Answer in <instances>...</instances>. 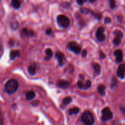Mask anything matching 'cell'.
<instances>
[{
    "instance_id": "obj_32",
    "label": "cell",
    "mask_w": 125,
    "mask_h": 125,
    "mask_svg": "<svg viewBox=\"0 0 125 125\" xmlns=\"http://www.w3.org/2000/svg\"><path fill=\"white\" fill-rule=\"evenodd\" d=\"M100 57L101 59H104L105 57H106V55L104 54L103 53V52H100Z\"/></svg>"
},
{
    "instance_id": "obj_24",
    "label": "cell",
    "mask_w": 125,
    "mask_h": 125,
    "mask_svg": "<svg viewBox=\"0 0 125 125\" xmlns=\"http://www.w3.org/2000/svg\"><path fill=\"white\" fill-rule=\"evenodd\" d=\"M117 81L115 79V78H114L112 80V84H111V89H114V87H115L117 86Z\"/></svg>"
},
{
    "instance_id": "obj_13",
    "label": "cell",
    "mask_w": 125,
    "mask_h": 125,
    "mask_svg": "<svg viewBox=\"0 0 125 125\" xmlns=\"http://www.w3.org/2000/svg\"><path fill=\"white\" fill-rule=\"evenodd\" d=\"M92 66L93 67V69L95 71V73L96 75H98L100 74V72H101V67H100V65L97 63H95V62H94V63H92Z\"/></svg>"
},
{
    "instance_id": "obj_3",
    "label": "cell",
    "mask_w": 125,
    "mask_h": 125,
    "mask_svg": "<svg viewBox=\"0 0 125 125\" xmlns=\"http://www.w3.org/2000/svg\"><path fill=\"white\" fill-rule=\"evenodd\" d=\"M58 25L62 28H67L70 24V20L65 15H59L57 17Z\"/></svg>"
},
{
    "instance_id": "obj_21",
    "label": "cell",
    "mask_w": 125,
    "mask_h": 125,
    "mask_svg": "<svg viewBox=\"0 0 125 125\" xmlns=\"http://www.w3.org/2000/svg\"><path fill=\"white\" fill-rule=\"evenodd\" d=\"M72 101V98L70 97V96H67V97L65 98L63 100V101H62V104H63L64 106H67L68 104L70 103Z\"/></svg>"
},
{
    "instance_id": "obj_8",
    "label": "cell",
    "mask_w": 125,
    "mask_h": 125,
    "mask_svg": "<svg viewBox=\"0 0 125 125\" xmlns=\"http://www.w3.org/2000/svg\"><path fill=\"white\" fill-rule=\"evenodd\" d=\"M56 57L58 61V63L59 66L62 67L64 64V61H65V56L63 53H62L60 51H57L56 53Z\"/></svg>"
},
{
    "instance_id": "obj_23",
    "label": "cell",
    "mask_w": 125,
    "mask_h": 125,
    "mask_svg": "<svg viewBox=\"0 0 125 125\" xmlns=\"http://www.w3.org/2000/svg\"><path fill=\"white\" fill-rule=\"evenodd\" d=\"M113 43L115 45H116V46H117V45H119L121 43V39H118V38H117V37H115L114 39V40Z\"/></svg>"
},
{
    "instance_id": "obj_10",
    "label": "cell",
    "mask_w": 125,
    "mask_h": 125,
    "mask_svg": "<svg viewBox=\"0 0 125 125\" xmlns=\"http://www.w3.org/2000/svg\"><path fill=\"white\" fill-rule=\"evenodd\" d=\"M114 54L115 56H116L115 61L117 63H121L123 61V52L121 50H117L114 51Z\"/></svg>"
},
{
    "instance_id": "obj_17",
    "label": "cell",
    "mask_w": 125,
    "mask_h": 125,
    "mask_svg": "<svg viewBox=\"0 0 125 125\" xmlns=\"http://www.w3.org/2000/svg\"><path fill=\"white\" fill-rule=\"evenodd\" d=\"M36 65L35 64L29 66L28 68V72H29L30 75H34L35 74V72H36Z\"/></svg>"
},
{
    "instance_id": "obj_31",
    "label": "cell",
    "mask_w": 125,
    "mask_h": 125,
    "mask_svg": "<svg viewBox=\"0 0 125 125\" xmlns=\"http://www.w3.org/2000/svg\"><path fill=\"white\" fill-rule=\"evenodd\" d=\"M85 2H87V1H79V0H78V1H77V3L79 5H80V6H81V5H83V4L85 3Z\"/></svg>"
},
{
    "instance_id": "obj_14",
    "label": "cell",
    "mask_w": 125,
    "mask_h": 125,
    "mask_svg": "<svg viewBox=\"0 0 125 125\" xmlns=\"http://www.w3.org/2000/svg\"><path fill=\"white\" fill-rule=\"evenodd\" d=\"M20 56V51L18 50H13L10 51V58L11 60H14L16 57Z\"/></svg>"
},
{
    "instance_id": "obj_4",
    "label": "cell",
    "mask_w": 125,
    "mask_h": 125,
    "mask_svg": "<svg viewBox=\"0 0 125 125\" xmlns=\"http://www.w3.org/2000/svg\"><path fill=\"white\" fill-rule=\"evenodd\" d=\"M102 117H101V120L103 122H106V121L110 120L113 117V114L111 112V110L108 107H105L104 109L102 110Z\"/></svg>"
},
{
    "instance_id": "obj_28",
    "label": "cell",
    "mask_w": 125,
    "mask_h": 125,
    "mask_svg": "<svg viewBox=\"0 0 125 125\" xmlns=\"http://www.w3.org/2000/svg\"><path fill=\"white\" fill-rule=\"evenodd\" d=\"M111 22V18H109V17H106L104 20V23L106 24H108V23H110Z\"/></svg>"
},
{
    "instance_id": "obj_27",
    "label": "cell",
    "mask_w": 125,
    "mask_h": 125,
    "mask_svg": "<svg viewBox=\"0 0 125 125\" xmlns=\"http://www.w3.org/2000/svg\"><path fill=\"white\" fill-rule=\"evenodd\" d=\"M0 125H4L3 117H2V114H1V111H0Z\"/></svg>"
},
{
    "instance_id": "obj_22",
    "label": "cell",
    "mask_w": 125,
    "mask_h": 125,
    "mask_svg": "<svg viewBox=\"0 0 125 125\" xmlns=\"http://www.w3.org/2000/svg\"><path fill=\"white\" fill-rule=\"evenodd\" d=\"M114 34L115 35L116 37L118 38V39H122L123 36V34L122 32H121L119 30H116L114 31Z\"/></svg>"
},
{
    "instance_id": "obj_20",
    "label": "cell",
    "mask_w": 125,
    "mask_h": 125,
    "mask_svg": "<svg viewBox=\"0 0 125 125\" xmlns=\"http://www.w3.org/2000/svg\"><path fill=\"white\" fill-rule=\"evenodd\" d=\"M79 109L78 107H73V108L70 109L68 111V113L70 115H76L79 113Z\"/></svg>"
},
{
    "instance_id": "obj_2",
    "label": "cell",
    "mask_w": 125,
    "mask_h": 125,
    "mask_svg": "<svg viewBox=\"0 0 125 125\" xmlns=\"http://www.w3.org/2000/svg\"><path fill=\"white\" fill-rule=\"evenodd\" d=\"M81 121L85 125H93L95 122V118L90 111H85L81 115Z\"/></svg>"
},
{
    "instance_id": "obj_34",
    "label": "cell",
    "mask_w": 125,
    "mask_h": 125,
    "mask_svg": "<svg viewBox=\"0 0 125 125\" xmlns=\"http://www.w3.org/2000/svg\"><path fill=\"white\" fill-rule=\"evenodd\" d=\"M0 50H1V44H0Z\"/></svg>"
},
{
    "instance_id": "obj_33",
    "label": "cell",
    "mask_w": 125,
    "mask_h": 125,
    "mask_svg": "<svg viewBox=\"0 0 125 125\" xmlns=\"http://www.w3.org/2000/svg\"><path fill=\"white\" fill-rule=\"evenodd\" d=\"M120 110L124 114H125V107H121Z\"/></svg>"
},
{
    "instance_id": "obj_26",
    "label": "cell",
    "mask_w": 125,
    "mask_h": 125,
    "mask_svg": "<svg viewBox=\"0 0 125 125\" xmlns=\"http://www.w3.org/2000/svg\"><path fill=\"white\" fill-rule=\"evenodd\" d=\"M81 12H83V13H88L91 12L92 11L90 10V9H87L85 8H83V9H81Z\"/></svg>"
},
{
    "instance_id": "obj_16",
    "label": "cell",
    "mask_w": 125,
    "mask_h": 125,
    "mask_svg": "<svg viewBox=\"0 0 125 125\" xmlns=\"http://www.w3.org/2000/svg\"><path fill=\"white\" fill-rule=\"evenodd\" d=\"M35 96V94L34 91H29L26 94V98L28 100H32Z\"/></svg>"
},
{
    "instance_id": "obj_6",
    "label": "cell",
    "mask_w": 125,
    "mask_h": 125,
    "mask_svg": "<svg viewBox=\"0 0 125 125\" xmlns=\"http://www.w3.org/2000/svg\"><path fill=\"white\" fill-rule=\"evenodd\" d=\"M96 37L100 42H104L106 40V35L104 34V28L103 27H100L96 32Z\"/></svg>"
},
{
    "instance_id": "obj_9",
    "label": "cell",
    "mask_w": 125,
    "mask_h": 125,
    "mask_svg": "<svg viewBox=\"0 0 125 125\" xmlns=\"http://www.w3.org/2000/svg\"><path fill=\"white\" fill-rule=\"evenodd\" d=\"M77 85H78V87L80 89H83V90H86V89H89L91 87V82L90 81L87 80L86 81V83L84 84L83 82L79 81L77 83Z\"/></svg>"
},
{
    "instance_id": "obj_19",
    "label": "cell",
    "mask_w": 125,
    "mask_h": 125,
    "mask_svg": "<svg viewBox=\"0 0 125 125\" xmlns=\"http://www.w3.org/2000/svg\"><path fill=\"white\" fill-rule=\"evenodd\" d=\"M105 90H106V87L103 84H101L98 87V92L102 96H104L105 95Z\"/></svg>"
},
{
    "instance_id": "obj_30",
    "label": "cell",
    "mask_w": 125,
    "mask_h": 125,
    "mask_svg": "<svg viewBox=\"0 0 125 125\" xmlns=\"http://www.w3.org/2000/svg\"><path fill=\"white\" fill-rule=\"evenodd\" d=\"M87 54V52L86 50H83V52H82V56H83V57H86Z\"/></svg>"
},
{
    "instance_id": "obj_1",
    "label": "cell",
    "mask_w": 125,
    "mask_h": 125,
    "mask_svg": "<svg viewBox=\"0 0 125 125\" xmlns=\"http://www.w3.org/2000/svg\"><path fill=\"white\" fill-rule=\"evenodd\" d=\"M18 89V83L15 79L8 81L5 84V91L9 94H12L15 92Z\"/></svg>"
},
{
    "instance_id": "obj_12",
    "label": "cell",
    "mask_w": 125,
    "mask_h": 125,
    "mask_svg": "<svg viewBox=\"0 0 125 125\" xmlns=\"http://www.w3.org/2000/svg\"><path fill=\"white\" fill-rule=\"evenodd\" d=\"M22 35L26 37H29L30 36H33L34 35V32L32 31H29L26 28H23L21 31Z\"/></svg>"
},
{
    "instance_id": "obj_5",
    "label": "cell",
    "mask_w": 125,
    "mask_h": 125,
    "mask_svg": "<svg viewBox=\"0 0 125 125\" xmlns=\"http://www.w3.org/2000/svg\"><path fill=\"white\" fill-rule=\"evenodd\" d=\"M67 48L70 51H73L76 54H78L81 52V48L79 46V44L75 42H70L67 44Z\"/></svg>"
},
{
    "instance_id": "obj_15",
    "label": "cell",
    "mask_w": 125,
    "mask_h": 125,
    "mask_svg": "<svg viewBox=\"0 0 125 125\" xmlns=\"http://www.w3.org/2000/svg\"><path fill=\"white\" fill-rule=\"evenodd\" d=\"M45 53H46V57H45V59L46 61H49L50 59L52 57V55H53V52H52V50L50 48L46 49V51H45Z\"/></svg>"
},
{
    "instance_id": "obj_11",
    "label": "cell",
    "mask_w": 125,
    "mask_h": 125,
    "mask_svg": "<svg viewBox=\"0 0 125 125\" xmlns=\"http://www.w3.org/2000/svg\"><path fill=\"white\" fill-rule=\"evenodd\" d=\"M70 85V83L67 81L65 80H60L57 83V85L59 87L61 88V89H67Z\"/></svg>"
},
{
    "instance_id": "obj_7",
    "label": "cell",
    "mask_w": 125,
    "mask_h": 125,
    "mask_svg": "<svg viewBox=\"0 0 125 125\" xmlns=\"http://www.w3.org/2000/svg\"><path fill=\"white\" fill-rule=\"evenodd\" d=\"M125 63L120 65L118 67V69L117 71V74L118 78L120 79H123L125 78Z\"/></svg>"
},
{
    "instance_id": "obj_29",
    "label": "cell",
    "mask_w": 125,
    "mask_h": 125,
    "mask_svg": "<svg viewBox=\"0 0 125 125\" xmlns=\"http://www.w3.org/2000/svg\"><path fill=\"white\" fill-rule=\"evenodd\" d=\"M52 30H51V28H49V29H47L46 31V34H48V35H51L52 34Z\"/></svg>"
},
{
    "instance_id": "obj_25",
    "label": "cell",
    "mask_w": 125,
    "mask_h": 125,
    "mask_svg": "<svg viewBox=\"0 0 125 125\" xmlns=\"http://www.w3.org/2000/svg\"><path fill=\"white\" fill-rule=\"evenodd\" d=\"M109 2H110V7H111L112 9H114L116 7V2L115 1H109Z\"/></svg>"
},
{
    "instance_id": "obj_18",
    "label": "cell",
    "mask_w": 125,
    "mask_h": 125,
    "mask_svg": "<svg viewBox=\"0 0 125 125\" xmlns=\"http://www.w3.org/2000/svg\"><path fill=\"white\" fill-rule=\"evenodd\" d=\"M11 4H12V7L15 9H18L21 6V2L18 0H13L11 2Z\"/></svg>"
}]
</instances>
